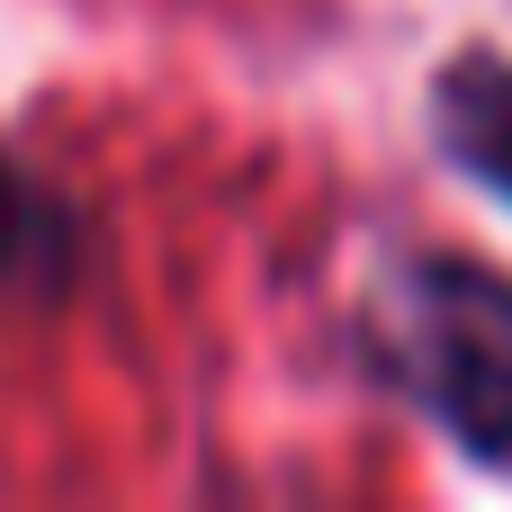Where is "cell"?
I'll list each match as a JSON object with an SVG mask.
<instances>
[{"mask_svg":"<svg viewBox=\"0 0 512 512\" xmlns=\"http://www.w3.org/2000/svg\"><path fill=\"white\" fill-rule=\"evenodd\" d=\"M360 360L441 441L512 477V279L477 252H414L360 306Z\"/></svg>","mask_w":512,"mask_h":512,"instance_id":"cell-1","label":"cell"},{"mask_svg":"<svg viewBox=\"0 0 512 512\" xmlns=\"http://www.w3.org/2000/svg\"><path fill=\"white\" fill-rule=\"evenodd\" d=\"M432 135L477 189H495L512 207V63L504 54H459L432 81Z\"/></svg>","mask_w":512,"mask_h":512,"instance_id":"cell-2","label":"cell"},{"mask_svg":"<svg viewBox=\"0 0 512 512\" xmlns=\"http://www.w3.org/2000/svg\"><path fill=\"white\" fill-rule=\"evenodd\" d=\"M63 270H72V207L0 153V288H63Z\"/></svg>","mask_w":512,"mask_h":512,"instance_id":"cell-3","label":"cell"}]
</instances>
